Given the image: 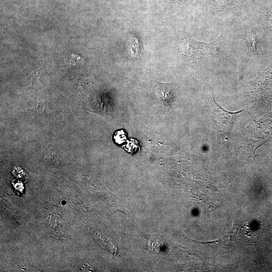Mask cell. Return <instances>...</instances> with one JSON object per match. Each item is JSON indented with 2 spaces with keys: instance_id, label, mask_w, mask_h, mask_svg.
Returning a JSON list of instances; mask_svg holds the SVG:
<instances>
[{
  "instance_id": "7a4b0ae2",
  "label": "cell",
  "mask_w": 272,
  "mask_h": 272,
  "mask_svg": "<svg viewBox=\"0 0 272 272\" xmlns=\"http://www.w3.org/2000/svg\"><path fill=\"white\" fill-rule=\"evenodd\" d=\"M210 101L213 106V118L217 124L221 131L229 132L234 117L241 111L229 112L225 111L217 103L213 96L210 98Z\"/></svg>"
},
{
  "instance_id": "8992f818",
  "label": "cell",
  "mask_w": 272,
  "mask_h": 272,
  "mask_svg": "<svg viewBox=\"0 0 272 272\" xmlns=\"http://www.w3.org/2000/svg\"><path fill=\"white\" fill-rule=\"evenodd\" d=\"M249 41L250 43V48L253 51H257L256 44L257 43V37L256 34L253 31H249L248 32Z\"/></svg>"
},
{
  "instance_id": "52a82bcc",
  "label": "cell",
  "mask_w": 272,
  "mask_h": 272,
  "mask_svg": "<svg viewBox=\"0 0 272 272\" xmlns=\"http://www.w3.org/2000/svg\"><path fill=\"white\" fill-rule=\"evenodd\" d=\"M171 1H174V0H171Z\"/></svg>"
},
{
  "instance_id": "6da1fadb",
  "label": "cell",
  "mask_w": 272,
  "mask_h": 272,
  "mask_svg": "<svg viewBox=\"0 0 272 272\" xmlns=\"http://www.w3.org/2000/svg\"><path fill=\"white\" fill-rule=\"evenodd\" d=\"M217 40L213 43L199 42L189 37H184L179 42V49L181 53L188 56L200 57L217 53Z\"/></svg>"
},
{
  "instance_id": "5b68a950",
  "label": "cell",
  "mask_w": 272,
  "mask_h": 272,
  "mask_svg": "<svg viewBox=\"0 0 272 272\" xmlns=\"http://www.w3.org/2000/svg\"><path fill=\"white\" fill-rule=\"evenodd\" d=\"M130 43V48L132 55L135 57L139 56L140 50L139 48V43L138 39L135 37H130L128 39Z\"/></svg>"
},
{
  "instance_id": "3957f363",
  "label": "cell",
  "mask_w": 272,
  "mask_h": 272,
  "mask_svg": "<svg viewBox=\"0 0 272 272\" xmlns=\"http://www.w3.org/2000/svg\"><path fill=\"white\" fill-rule=\"evenodd\" d=\"M154 92L157 98L164 106L170 107L173 103L174 96L170 83L155 81Z\"/></svg>"
},
{
  "instance_id": "277c9868",
  "label": "cell",
  "mask_w": 272,
  "mask_h": 272,
  "mask_svg": "<svg viewBox=\"0 0 272 272\" xmlns=\"http://www.w3.org/2000/svg\"><path fill=\"white\" fill-rule=\"evenodd\" d=\"M49 227L51 231L56 236L61 237L64 234L65 229L63 225L62 220L56 215H51L49 217Z\"/></svg>"
}]
</instances>
